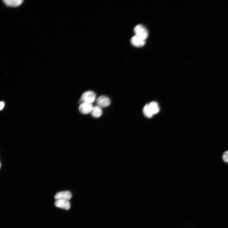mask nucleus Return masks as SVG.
I'll use <instances>...</instances> for the list:
<instances>
[{
	"label": "nucleus",
	"mask_w": 228,
	"mask_h": 228,
	"mask_svg": "<svg viewBox=\"0 0 228 228\" xmlns=\"http://www.w3.org/2000/svg\"><path fill=\"white\" fill-rule=\"evenodd\" d=\"M136 35L145 40L148 36V33L147 28L143 25L138 24L136 26L134 29Z\"/></svg>",
	"instance_id": "f257e3e1"
},
{
	"label": "nucleus",
	"mask_w": 228,
	"mask_h": 228,
	"mask_svg": "<svg viewBox=\"0 0 228 228\" xmlns=\"http://www.w3.org/2000/svg\"><path fill=\"white\" fill-rule=\"evenodd\" d=\"M96 95L92 91H88L83 93L81 97L82 102H86L92 104L96 100Z\"/></svg>",
	"instance_id": "f03ea898"
},
{
	"label": "nucleus",
	"mask_w": 228,
	"mask_h": 228,
	"mask_svg": "<svg viewBox=\"0 0 228 228\" xmlns=\"http://www.w3.org/2000/svg\"><path fill=\"white\" fill-rule=\"evenodd\" d=\"M72 197V194L69 191L59 192L55 194L54 198L56 200H64L69 201Z\"/></svg>",
	"instance_id": "7ed1b4c3"
},
{
	"label": "nucleus",
	"mask_w": 228,
	"mask_h": 228,
	"mask_svg": "<svg viewBox=\"0 0 228 228\" xmlns=\"http://www.w3.org/2000/svg\"><path fill=\"white\" fill-rule=\"evenodd\" d=\"M97 106L101 107H106L108 106L111 103L109 98L107 97L101 96L99 97L96 100Z\"/></svg>",
	"instance_id": "20e7f679"
},
{
	"label": "nucleus",
	"mask_w": 228,
	"mask_h": 228,
	"mask_svg": "<svg viewBox=\"0 0 228 228\" xmlns=\"http://www.w3.org/2000/svg\"><path fill=\"white\" fill-rule=\"evenodd\" d=\"M93 107L92 104L82 102L79 106V110L81 113L86 115L91 112Z\"/></svg>",
	"instance_id": "39448f33"
},
{
	"label": "nucleus",
	"mask_w": 228,
	"mask_h": 228,
	"mask_svg": "<svg viewBox=\"0 0 228 228\" xmlns=\"http://www.w3.org/2000/svg\"><path fill=\"white\" fill-rule=\"evenodd\" d=\"M54 205L57 207L67 210H69L71 206L70 204L69 201L61 200H56L54 203Z\"/></svg>",
	"instance_id": "423d86ee"
},
{
	"label": "nucleus",
	"mask_w": 228,
	"mask_h": 228,
	"mask_svg": "<svg viewBox=\"0 0 228 228\" xmlns=\"http://www.w3.org/2000/svg\"><path fill=\"white\" fill-rule=\"evenodd\" d=\"M131 42L133 46L137 47L143 46L145 44V40L136 35L132 38Z\"/></svg>",
	"instance_id": "0eeeda50"
},
{
	"label": "nucleus",
	"mask_w": 228,
	"mask_h": 228,
	"mask_svg": "<svg viewBox=\"0 0 228 228\" xmlns=\"http://www.w3.org/2000/svg\"><path fill=\"white\" fill-rule=\"evenodd\" d=\"M3 2L7 6L16 7L20 6L23 1L22 0H4Z\"/></svg>",
	"instance_id": "6e6552de"
},
{
	"label": "nucleus",
	"mask_w": 228,
	"mask_h": 228,
	"mask_svg": "<svg viewBox=\"0 0 228 228\" xmlns=\"http://www.w3.org/2000/svg\"><path fill=\"white\" fill-rule=\"evenodd\" d=\"M91 113L93 117L98 118L101 116L102 111L101 107L97 106L93 107Z\"/></svg>",
	"instance_id": "1a4fd4ad"
},
{
	"label": "nucleus",
	"mask_w": 228,
	"mask_h": 228,
	"mask_svg": "<svg viewBox=\"0 0 228 228\" xmlns=\"http://www.w3.org/2000/svg\"><path fill=\"white\" fill-rule=\"evenodd\" d=\"M150 110L154 115L158 113L159 111V108L157 103L155 101L151 102L148 104Z\"/></svg>",
	"instance_id": "9d476101"
},
{
	"label": "nucleus",
	"mask_w": 228,
	"mask_h": 228,
	"mask_svg": "<svg viewBox=\"0 0 228 228\" xmlns=\"http://www.w3.org/2000/svg\"><path fill=\"white\" fill-rule=\"evenodd\" d=\"M143 111L145 116L148 118H152L153 116L149 109L148 104H147L144 106Z\"/></svg>",
	"instance_id": "9b49d317"
},
{
	"label": "nucleus",
	"mask_w": 228,
	"mask_h": 228,
	"mask_svg": "<svg viewBox=\"0 0 228 228\" xmlns=\"http://www.w3.org/2000/svg\"><path fill=\"white\" fill-rule=\"evenodd\" d=\"M223 159L225 162L228 163V151L225 152L223 153Z\"/></svg>",
	"instance_id": "f8f14e48"
},
{
	"label": "nucleus",
	"mask_w": 228,
	"mask_h": 228,
	"mask_svg": "<svg viewBox=\"0 0 228 228\" xmlns=\"http://www.w3.org/2000/svg\"><path fill=\"white\" fill-rule=\"evenodd\" d=\"M5 103L1 101V103H0V110H2V109H3Z\"/></svg>",
	"instance_id": "ddd939ff"
},
{
	"label": "nucleus",
	"mask_w": 228,
	"mask_h": 228,
	"mask_svg": "<svg viewBox=\"0 0 228 228\" xmlns=\"http://www.w3.org/2000/svg\"><path fill=\"white\" fill-rule=\"evenodd\" d=\"M1 166H2V164H1Z\"/></svg>",
	"instance_id": "4468645a"
}]
</instances>
